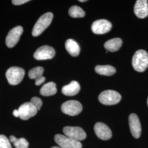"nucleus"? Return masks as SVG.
I'll list each match as a JSON object with an SVG mask.
<instances>
[{
    "label": "nucleus",
    "instance_id": "6ab92c4d",
    "mask_svg": "<svg viewBox=\"0 0 148 148\" xmlns=\"http://www.w3.org/2000/svg\"><path fill=\"white\" fill-rule=\"evenodd\" d=\"M57 92L56 84L53 82H49L45 84L40 90V93L43 96L54 95Z\"/></svg>",
    "mask_w": 148,
    "mask_h": 148
},
{
    "label": "nucleus",
    "instance_id": "f257e3e1",
    "mask_svg": "<svg viewBox=\"0 0 148 148\" xmlns=\"http://www.w3.org/2000/svg\"><path fill=\"white\" fill-rule=\"evenodd\" d=\"M133 67L138 72L142 73L148 66V54L143 49H139L133 55L132 61Z\"/></svg>",
    "mask_w": 148,
    "mask_h": 148
},
{
    "label": "nucleus",
    "instance_id": "412c9836",
    "mask_svg": "<svg viewBox=\"0 0 148 148\" xmlns=\"http://www.w3.org/2000/svg\"><path fill=\"white\" fill-rule=\"evenodd\" d=\"M10 140L16 148H27L29 147V143L24 138H16L14 136L10 137Z\"/></svg>",
    "mask_w": 148,
    "mask_h": 148
},
{
    "label": "nucleus",
    "instance_id": "cd10ccee",
    "mask_svg": "<svg viewBox=\"0 0 148 148\" xmlns=\"http://www.w3.org/2000/svg\"><path fill=\"white\" fill-rule=\"evenodd\" d=\"M51 148H60V147H52Z\"/></svg>",
    "mask_w": 148,
    "mask_h": 148
},
{
    "label": "nucleus",
    "instance_id": "b1692460",
    "mask_svg": "<svg viewBox=\"0 0 148 148\" xmlns=\"http://www.w3.org/2000/svg\"><path fill=\"white\" fill-rule=\"evenodd\" d=\"M30 103L34 106H35L37 109V110H40L42 106V101H41V99L36 97L32 98Z\"/></svg>",
    "mask_w": 148,
    "mask_h": 148
},
{
    "label": "nucleus",
    "instance_id": "9b49d317",
    "mask_svg": "<svg viewBox=\"0 0 148 148\" xmlns=\"http://www.w3.org/2000/svg\"><path fill=\"white\" fill-rule=\"evenodd\" d=\"M112 25L109 21L106 19H99L94 21L92 25L91 29L95 34H104L110 31Z\"/></svg>",
    "mask_w": 148,
    "mask_h": 148
},
{
    "label": "nucleus",
    "instance_id": "9d476101",
    "mask_svg": "<svg viewBox=\"0 0 148 148\" xmlns=\"http://www.w3.org/2000/svg\"><path fill=\"white\" fill-rule=\"evenodd\" d=\"M56 54L55 50L49 46H43L38 48L34 54V57L36 60H42L53 58Z\"/></svg>",
    "mask_w": 148,
    "mask_h": 148
},
{
    "label": "nucleus",
    "instance_id": "6e6552de",
    "mask_svg": "<svg viewBox=\"0 0 148 148\" xmlns=\"http://www.w3.org/2000/svg\"><path fill=\"white\" fill-rule=\"evenodd\" d=\"M23 32V28L21 26H17L9 32L6 38L5 43L8 47H14L18 42Z\"/></svg>",
    "mask_w": 148,
    "mask_h": 148
},
{
    "label": "nucleus",
    "instance_id": "f3484780",
    "mask_svg": "<svg viewBox=\"0 0 148 148\" xmlns=\"http://www.w3.org/2000/svg\"><path fill=\"white\" fill-rule=\"evenodd\" d=\"M65 48L68 52L73 57H77L79 55L80 48L79 45L73 39H68L65 42Z\"/></svg>",
    "mask_w": 148,
    "mask_h": 148
},
{
    "label": "nucleus",
    "instance_id": "393cba45",
    "mask_svg": "<svg viewBox=\"0 0 148 148\" xmlns=\"http://www.w3.org/2000/svg\"><path fill=\"white\" fill-rule=\"evenodd\" d=\"M28 2H29V0H13L12 1V3L14 5H21Z\"/></svg>",
    "mask_w": 148,
    "mask_h": 148
},
{
    "label": "nucleus",
    "instance_id": "ddd939ff",
    "mask_svg": "<svg viewBox=\"0 0 148 148\" xmlns=\"http://www.w3.org/2000/svg\"><path fill=\"white\" fill-rule=\"evenodd\" d=\"M129 125L131 132L135 138H138L140 136L142 128L141 124L137 115L135 114H131L129 118Z\"/></svg>",
    "mask_w": 148,
    "mask_h": 148
},
{
    "label": "nucleus",
    "instance_id": "0eeeda50",
    "mask_svg": "<svg viewBox=\"0 0 148 148\" xmlns=\"http://www.w3.org/2000/svg\"><path fill=\"white\" fill-rule=\"evenodd\" d=\"M63 132L66 136L79 142L84 140L86 138V133L79 127L66 126L63 128Z\"/></svg>",
    "mask_w": 148,
    "mask_h": 148
},
{
    "label": "nucleus",
    "instance_id": "5701e85b",
    "mask_svg": "<svg viewBox=\"0 0 148 148\" xmlns=\"http://www.w3.org/2000/svg\"><path fill=\"white\" fill-rule=\"evenodd\" d=\"M0 148H12L9 139L3 134L0 135Z\"/></svg>",
    "mask_w": 148,
    "mask_h": 148
},
{
    "label": "nucleus",
    "instance_id": "20e7f679",
    "mask_svg": "<svg viewBox=\"0 0 148 148\" xmlns=\"http://www.w3.org/2000/svg\"><path fill=\"white\" fill-rule=\"evenodd\" d=\"M24 75V70L16 66L11 67L5 73L6 78L11 85H16L20 84L23 79Z\"/></svg>",
    "mask_w": 148,
    "mask_h": 148
},
{
    "label": "nucleus",
    "instance_id": "c85d7f7f",
    "mask_svg": "<svg viewBox=\"0 0 148 148\" xmlns=\"http://www.w3.org/2000/svg\"><path fill=\"white\" fill-rule=\"evenodd\" d=\"M147 104H148V100H147Z\"/></svg>",
    "mask_w": 148,
    "mask_h": 148
},
{
    "label": "nucleus",
    "instance_id": "a878e982",
    "mask_svg": "<svg viewBox=\"0 0 148 148\" xmlns=\"http://www.w3.org/2000/svg\"><path fill=\"white\" fill-rule=\"evenodd\" d=\"M13 114L14 116L16 117H19V111L18 110H14L13 112Z\"/></svg>",
    "mask_w": 148,
    "mask_h": 148
},
{
    "label": "nucleus",
    "instance_id": "1a4fd4ad",
    "mask_svg": "<svg viewBox=\"0 0 148 148\" xmlns=\"http://www.w3.org/2000/svg\"><path fill=\"white\" fill-rule=\"evenodd\" d=\"M19 114V117L23 120H27L32 117L34 116L37 112V109L30 102H27L23 104L18 109Z\"/></svg>",
    "mask_w": 148,
    "mask_h": 148
},
{
    "label": "nucleus",
    "instance_id": "4be33fe9",
    "mask_svg": "<svg viewBox=\"0 0 148 148\" xmlns=\"http://www.w3.org/2000/svg\"><path fill=\"white\" fill-rule=\"evenodd\" d=\"M69 14L73 18H82L85 16L84 11L77 5H73L70 8Z\"/></svg>",
    "mask_w": 148,
    "mask_h": 148
},
{
    "label": "nucleus",
    "instance_id": "f8f14e48",
    "mask_svg": "<svg viewBox=\"0 0 148 148\" xmlns=\"http://www.w3.org/2000/svg\"><path fill=\"white\" fill-rule=\"evenodd\" d=\"M94 130L97 136L101 140H106L111 138L112 132L111 130L104 123H96L95 125Z\"/></svg>",
    "mask_w": 148,
    "mask_h": 148
},
{
    "label": "nucleus",
    "instance_id": "bb28decb",
    "mask_svg": "<svg viewBox=\"0 0 148 148\" xmlns=\"http://www.w3.org/2000/svg\"><path fill=\"white\" fill-rule=\"evenodd\" d=\"M79 1L81 2H86L87 1L86 0H79Z\"/></svg>",
    "mask_w": 148,
    "mask_h": 148
},
{
    "label": "nucleus",
    "instance_id": "a211bd4d",
    "mask_svg": "<svg viewBox=\"0 0 148 148\" xmlns=\"http://www.w3.org/2000/svg\"><path fill=\"white\" fill-rule=\"evenodd\" d=\"M122 41L120 38H115L108 40L104 43V47L108 51L116 52L121 47Z\"/></svg>",
    "mask_w": 148,
    "mask_h": 148
},
{
    "label": "nucleus",
    "instance_id": "7ed1b4c3",
    "mask_svg": "<svg viewBox=\"0 0 148 148\" xmlns=\"http://www.w3.org/2000/svg\"><path fill=\"white\" fill-rule=\"evenodd\" d=\"M101 104L106 106H112L119 103L121 99V95L115 90H106L102 92L98 97Z\"/></svg>",
    "mask_w": 148,
    "mask_h": 148
},
{
    "label": "nucleus",
    "instance_id": "2eb2a0df",
    "mask_svg": "<svg viewBox=\"0 0 148 148\" xmlns=\"http://www.w3.org/2000/svg\"><path fill=\"white\" fill-rule=\"evenodd\" d=\"M44 69L41 66H37L31 69L28 73L30 79H35V85L40 86L45 81L46 79L42 75Z\"/></svg>",
    "mask_w": 148,
    "mask_h": 148
},
{
    "label": "nucleus",
    "instance_id": "4468645a",
    "mask_svg": "<svg viewBox=\"0 0 148 148\" xmlns=\"http://www.w3.org/2000/svg\"><path fill=\"white\" fill-rule=\"evenodd\" d=\"M134 12L138 18L143 19L148 16L147 0H138L134 7Z\"/></svg>",
    "mask_w": 148,
    "mask_h": 148
},
{
    "label": "nucleus",
    "instance_id": "aec40b11",
    "mask_svg": "<svg viewBox=\"0 0 148 148\" xmlns=\"http://www.w3.org/2000/svg\"><path fill=\"white\" fill-rule=\"evenodd\" d=\"M97 74L104 76H111L116 73V69L111 65H97L95 68Z\"/></svg>",
    "mask_w": 148,
    "mask_h": 148
},
{
    "label": "nucleus",
    "instance_id": "f03ea898",
    "mask_svg": "<svg viewBox=\"0 0 148 148\" xmlns=\"http://www.w3.org/2000/svg\"><path fill=\"white\" fill-rule=\"evenodd\" d=\"M53 18V13L51 12H47L41 16L33 27L32 36L37 37L40 35L50 25Z\"/></svg>",
    "mask_w": 148,
    "mask_h": 148
},
{
    "label": "nucleus",
    "instance_id": "39448f33",
    "mask_svg": "<svg viewBox=\"0 0 148 148\" xmlns=\"http://www.w3.org/2000/svg\"><path fill=\"white\" fill-rule=\"evenodd\" d=\"M62 112L70 116L79 115L82 110V106L79 101H68L64 103L61 106Z\"/></svg>",
    "mask_w": 148,
    "mask_h": 148
},
{
    "label": "nucleus",
    "instance_id": "423d86ee",
    "mask_svg": "<svg viewBox=\"0 0 148 148\" xmlns=\"http://www.w3.org/2000/svg\"><path fill=\"white\" fill-rule=\"evenodd\" d=\"M54 140L62 148H81L82 144L80 142L60 134H57L54 137Z\"/></svg>",
    "mask_w": 148,
    "mask_h": 148
},
{
    "label": "nucleus",
    "instance_id": "dca6fc26",
    "mask_svg": "<svg viewBox=\"0 0 148 148\" xmlns=\"http://www.w3.org/2000/svg\"><path fill=\"white\" fill-rule=\"evenodd\" d=\"M80 90L79 83L76 81H71L69 85H65L62 89V92L64 95L74 96L76 95Z\"/></svg>",
    "mask_w": 148,
    "mask_h": 148
}]
</instances>
